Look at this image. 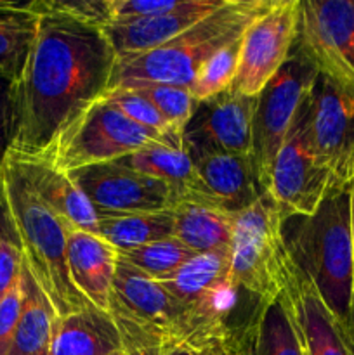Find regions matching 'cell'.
Instances as JSON below:
<instances>
[{
	"label": "cell",
	"mask_w": 354,
	"mask_h": 355,
	"mask_svg": "<svg viewBox=\"0 0 354 355\" xmlns=\"http://www.w3.org/2000/svg\"><path fill=\"white\" fill-rule=\"evenodd\" d=\"M285 250L283 218L273 198L264 193L246 210L235 215L233 283L252 295L257 304L280 297V269Z\"/></svg>",
	"instance_id": "6"
},
{
	"label": "cell",
	"mask_w": 354,
	"mask_h": 355,
	"mask_svg": "<svg viewBox=\"0 0 354 355\" xmlns=\"http://www.w3.org/2000/svg\"><path fill=\"white\" fill-rule=\"evenodd\" d=\"M274 0H226L219 9L162 47L117 59L110 90L135 83L191 89L198 71L221 49L235 44Z\"/></svg>",
	"instance_id": "3"
},
{
	"label": "cell",
	"mask_w": 354,
	"mask_h": 355,
	"mask_svg": "<svg viewBox=\"0 0 354 355\" xmlns=\"http://www.w3.org/2000/svg\"><path fill=\"white\" fill-rule=\"evenodd\" d=\"M351 234H353V248H354V179L351 180Z\"/></svg>",
	"instance_id": "37"
},
{
	"label": "cell",
	"mask_w": 354,
	"mask_h": 355,
	"mask_svg": "<svg viewBox=\"0 0 354 355\" xmlns=\"http://www.w3.org/2000/svg\"><path fill=\"white\" fill-rule=\"evenodd\" d=\"M113 355H125V352H117V354H113Z\"/></svg>",
	"instance_id": "39"
},
{
	"label": "cell",
	"mask_w": 354,
	"mask_h": 355,
	"mask_svg": "<svg viewBox=\"0 0 354 355\" xmlns=\"http://www.w3.org/2000/svg\"><path fill=\"white\" fill-rule=\"evenodd\" d=\"M37 10L61 14L80 23L104 28L111 23V0H31Z\"/></svg>",
	"instance_id": "31"
},
{
	"label": "cell",
	"mask_w": 354,
	"mask_h": 355,
	"mask_svg": "<svg viewBox=\"0 0 354 355\" xmlns=\"http://www.w3.org/2000/svg\"><path fill=\"white\" fill-rule=\"evenodd\" d=\"M307 127L319 162L339 184L354 179V92L319 73L307 96Z\"/></svg>",
	"instance_id": "11"
},
{
	"label": "cell",
	"mask_w": 354,
	"mask_h": 355,
	"mask_svg": "<svg viewBox=\"0 0 354 355\" xmlns=\"http://www.w3.org/2000/svg\"><path fill=\"white\" fill-rule=\"evenodd\" d=\"M21 288H23V307L7 355H45L51 345L59 315L47 295L35 281L33 274L24 263V259L21 269Z\"/></svg>",
	"instance_id": "23"
},
{
	"label": "cell",
	"mask_w": 354,
	"mask_h": 355,
	"mask_svg": "<svg viewBox=\"0 0 354 355\" xmlns=\"http://www.w3.org/2000/svg\"><path fill=\"white\" fill-rule=\"evenodd\" d=\"M196 255L177 238L158 239L139 248L120 252V259L155 281H165Z\"/></svg>",
	"instance_id": "27"
},
{
	"label": "cell",
	"mask_w": 354,
	"mask_h": 355,
	"mask_svg": "<svg viewBox=\"0 0 354 355\" xmlns=\"http://www.w3.org/2000/svg\"><path fill=\"white\" fill-rule=\"evenodd\" d=\"M7 198L23 246L24 263L33 274L59 318L87 311L94 305L76 290L66 260L65 222L44 205L14 159L2 163Z\"/></svg>",
	"instance_id": "4"
},
{
	"label": "cell",
	"mask_w": 354,
	"mask_h": 355,
	"mask_svg": "<svg viewBox=\"0 0 354 355\" xmlns=\"http://www.w3.org/2000/svg\"><path fill=\"white\" fill-rule=\"evenodd\" d=\"M253 355H307L283 298L259 302L252 318Z\"/></svg>",
	"instance_id": "26"
},
{
	"label": "cell",
	"mask_w": 354,
	"mask_h": 355,
	"mask_svg": "<svg viewBox=\"0 0 354 355\" xmlns=\"http://www.w3.org/2000/svg\"><path fill=\"white\" fill-rule=\"evenodd\" d=\"M21 307H23V288H21L19 276L16 284L0 300V355L9 354L17 321H19Z\"/></svg>",
	"instance_id": "34"
},
{
	"label": "cell",
	"mask_w": 354,
	"mask_h": 355,
	"mask_svg": "<svg viewBox=\"0 0 354 355\" xmlns=\"http://www.w3.org/2000/svg\"><path fill=\"white\" fill-rule=\"evenodd\" d=\"M38 14L31 2L0 0V75L16 83L37 35Z\"/></svg>",
	"instance_id": "24"
},
{
	"label": "cell",
	"mask_w": 354,
	"mask_h": 355,
	"mask_svg": "<svg viewBox=\"0 0 354 355\" xmlns=\"http://www.w3.org/2000/svg\"><path fill=\"white\" fill-rule=\"evenodd\" d=\"M14 137L12 83L0 75V165L7 158Z\"/></svg>",
	"instance_id": "35"
},
{
	"label": "cell",
	"mask_w": 354,
	"mask_h": 355,
	"mask_svg": "<svg viewBox=\"0 0 354 355\" xmlns=\"http://www.w3.org/2000/svg\"><path fill=\"white\" fill-rule=\"evenodd\" d=\"M97 211L137 214L170 210L179 203L163 180L137 172L120 162L99 163L68 172Z\"/></svg>",
	"instance_id": "12"
},
{
	"label": "cell",
	"mask_w": 354,
	"mask_h": 355,
	"mask_svg": "<svg viewBox=\"0 0 354 355\" xmlns=\"http://www.w3.org/2000/svg\"><path fill=\"white\" fill-rule=\"evenodd\" d=\"M257 97L228 90L221 96L198 103L183 134L184 148L191 158L210 153L253 155Z\"/></svg>",
	"instance_id": "13"
},
{
	"label": "cell",
	"mask_w": 354,
	"mask_h": 355,
	"mask_svg": "<svg viewBox=\"0 0 354 355\" xmlns=\"http://www.w3.org/2000/svg\"><path fill=\"white\" fill-rule=\"evenodd\" d=\"M239 42H242V38L235 44L228 45V47L221 49L198 71L196 78L191 85V92L198 103L221 96L231 89L236 71H238Z\"/></svg>",
	"instance_id": "29"
},
{
	"label": "cell",
	"mask_w": 354,
	"mask_h": 355,
	"mask_svg": "<svg viewBox=\"0 0 354 355\" xmlns=\"http://www.w3.org/2000/svg\"><path fill=\"white\" fill-rule=\"evenodd\" d=\"M353 307H354V304H353Z\"/></svg>",
	"instance_id": "40"
},
{
	"label": "cell",
	"mask_w": 354,
	"mask_h": 355,
	"mask_svg": "<svg viewBox=\"0 0 354 355\" xmlns=\"http://www.w3.org/2000/svg\"><path fill=\"white\" fill-rule=\"evenodd\" d=\"M118 162L146 175L163 180L167 186L172 187L179 203L187 201V203L221 208L210 196L205 184L201 182L194 159L191 158L186 148L153 142L142 148L141 151L125 156Z\"/></svg>",
	"instance_id": "20"
},
{
	"label": "cell",
	"mask_w": 354,
	"mask_h": 355,
	"mask_svg": "<svg viewBox=\"0 0 354 355\" xmlns=\"http://www.w3.org/2000/svg\"><path fill=\"white\" fill-rule=\"evenodd\" d=\"M97 234L120 252L139 248L174 234V208L162 211H97Z\"/></svg>",
	"instance_id": "25"
},
{
	"label": "cell",
	"mask_w": 354,
	"mask_h": 355,
	"mask_svg": "<svg viewBox=\"0 0 354 355\" xmlns=\"http://www.w3.org/2000/svg\"><path fill=\"white\" fill-rule=\"evenodd\" d=\"M233 232L235 215L221 208L187 201L174 207L172 236L196 255L231 252Z\"/></svg>",
	"instance_id": "22"
},
{
	"label": "cell",
	"mask_w": 354,
	"mask_h": 355,
	"mask_svg": "<svg viewBox=\"0 0 354 355\" xmlns=\"http://www.w3.org/2000/svg\"><path fill=\"white\" fill-rule=\"evenodd\" d=\"M193 159L201 182L228 214L236 215L246 210L264 194L253 155L210 153Z\"/></svg>",
	"instance_id": "18"
},
{
	"label": "cell",
	"mask_w": 354,
	"mask_h": 355,
	"mask_svg": "<svg viewBox=\"0 0 354 355\" xmlns=\"http://www.w3.org/2000/svg\"><path fill=\"white\" fill-rule=\"evenodd\" d=\"M153 142L184 148L183 142L170 141L141 127L128 120L110 101L99 99L62 132L42 162L68 173L83 166L118 162Z\"/></svg>",
	"instance_id": "5"
},
{
	"label": "cell",
	"mask_w": 354,
	"mask_h": 355,
	"mask_svg": "<svg viewBox=\"0 0 354 355\" xmlns=\"http://www.w3.org/2000/svg\"><path fill=\"white\" fill-rule=\"evenodd\" d=\"M319 71L295 42L290 58L257 97L253 118V162L264 193L269 191L274 159Z\"/></svg>",
	"instance_id": "7"
},
{
	"label": "cell",
	"mask_w": 354,
	"mask_h": 355,
	"mask_svg": "<svg viewBox=\"0 0 354 355\" xmlns=\"http://www.w3.org/2000/svg\"><path fill=\"white\" fill-rule=\"evenodd\" d=\"M307 101V99H305ZM301 106L283 146L274 159L267 194L276 203L283 222L309 217L339 182L316 156L307 127V104Z\"/></svg>",
	"instance_id": "8"
},
{
	"label": "cell",
	"mask_w": 354,
	"mask_h": 355,
	"mask_svg": "<svg viewBox=\"0 0 354 355\" xmlns=\"http://www.w3.org/2000/svg\"><path fill=\"white\" fill-rule=\"evenodd\" d=\"M124 352L110 314L92 307L59 318L45 355H113Z\"/></svg>",
	"instance_id": "21"
},
{
	"label": "cell",
	"mask_w": 354,
	"mask_h": 355,
	"mask_svg": "<svg viewBox=\"0 0 354 355\" xmlns=\"http://www.w3.org/2000/svg\"><path fill=\"white\" fill-rule=\"evenodd\" d=\"M186 0H111V23L172 12Z\"/></svg>",
	"instance_id": "32"
},
{
	"label": "cell",
	"mask_w": 354,
	"mask_h": 355,
	"mask_svg": "<svg viewBox=\"0 0 354 355\" xmlns=\"http://www.w3.org/2000/svg\"><path fill=\"white\" fill-rule=\"evenodd\" d=\"M16 224H14L12 211H10L9 198H7V189H6V179H3V170L0 165V239L3 236L10 234V232H16Z\"/></svg>",
	"instance_id": "36"
},
{
	"label": "cell",
	"mask_w": 354,
	"mask_h": 355,
	"mask_svg": "<svg viewBox=\"0 0 354 355\" xmlns=\"http://www.w3.org/2000/svg\"><path fill=\"white\" fill-rule=\"evenodd\" d=\"M35 12L37 35L12 85L14 137L7 158L45 159L62 132L106 96L118 59L103 28Z\"/></svg>",
	"instance_id": "1"
},
{
	"label": "cell",
	"mask_w": 354,
	"mask_h": 355,
	"mask_svg": "<svg viewBox=\"0 0 354 355\" xmlns=\"http://www.w3.org/2000/svg\"><path fill=\"white\" fill-rule=\"evenodd\" d=\"M283 239L319 298L354 343V248L351 184H339L309 217L283 222Z\"/></svg>",
	"instance_id": "2"
},
{
	"label": "cell",
	"mask_w": 354,
	"mask_h": 355,
	"mask_svg": "<svg viewBox=\"0 0 354 355\" xmlns=\"http://www.w3.org/2000/svg\"><path fill=\"white\" fill-rule=\"evenodd\" d=\"M23 259V246L17 231L3 236L0 239V300L19 279Z\"/></svg>",
	"instance_id": "33"
},
{
	"label": "cell",
	"mask_w": 354,
	"mask_h": 355,
	"mask_svg": "<svg viewBox=\"0 0 354 355\" xmlns=\"http://www.w3.org/2000/svg\"><path fill=\"white\" fill-rule=\"evenodd\" d=\"M124 89H132L141 94V96H144L160 111V114L165 118L170 128L180 137H183L187 123H189L198 107V101L194 99L193 92L187 87L135 83V85L124 87Z\"/></svg>",
	"instance_id": "28"
},
{
	"label": "cell",
	"mask_w": 354,
	"mask_h": 355,
	"mask_svg": "<svg viewBox=\"0 0 354 355\" xmlns=\"http://www.w3.org/2000/svg\"><path fill=\"white\" fill-rule=\"evenodd\" d=\"M66 260L76 290L99 311H108L120 253L99 234L68 229Z\"/></svg>",
	"instance_id": "17"
},
{
	"label": "cell",
	"mask_w": 354,
	"mask_h": 355,
	"mask_svg": "<svg viewBox=\"0 0 354 355\" xmlns=\"http://www.w3.org/2000/svg\"><path fill=\"white\" fill-rule=\"evenodd\" d=\"M301 23V0H274L239 42L231 92L257 97L290 58Z\"/></svg>",
	"instance_id": "9"
},
{
	"label": "cell",
	"mask_w": 354,
	"mask_h": 355,
	"mask_svg": "<svg viewBox=\"0 0 354 355\" xmlns=\"http://www.w3.org/2000/svg\"><path fill=\"white\" fill-rule=\"evenodd\" d=\"M169 355H200V354L191 352V350H177V352H172V354H169Z\"/></svg>",
	"instance_id": "38"
},
{
	"label": "cell",
	"mask_w": 354,
	"mask_h": 355,
	"mask_svg": "<svg viewBox=\"0 0 354 355\" xmlns=\"http://www.w3.org/2000/svg\"><path fill=\"white\" fill-rule=\"evenodd\" d=\"M160 283L183 304L224 314H231L239 290L231 277V252L194 255Z\"/></svg>",
	"instance_id": "15"
},
{
	"label": "cell",
	"mask_w": 354,
	"mask_h": 355,
	"mask_svg": "<svg viewBox=\"0 0 354 355\" xmlns=\"http://www.w3.org/2000/svg\"><path fill=\"white\" fill-rule=\"evenodd\" d=\"M297 42L321 75L354 92V0H301Z\"/></svg>",
	"instance_id": "10"
},
{
	"label": "cell",
	"mask_w": 354,
	"mask_h": 355,
	"mask_svg": "<svg viewBox=\"0 0 354 355\" xmlns=\"http://www.w3.org/2000/svg\"><path fill=\"white\" fill-rule=\"evenodd\" d=\"M31 189L51 208L68 229L97 234V214L78 186L66 172L42 159H16Z\"/></svg>",
	"instance_id": "19"
},
{
	"label": "cell",
	"mask_w": 354,
	"mask_h": 355,
	"mask_svg": "<svg viewBox=\"0 0 354 355\" xmlns=\"http://www.w3.org/2000/svg\"><path fill=\"white\" fill-rule=\"evenodd\" d=\"M224 2L226 0H186L183 7L172 12L130 21H115L106 24L103 31L118 58L137 55L174 40L177 35L207 17Z\"/></svg>",
	"instance_id": "16"
},
{
	"label": "cell",
	"mask_w": 354,
	"mask_h": 355,
	"mask_svg": "<svg viewBox=\"0 0 354 355\" xmlns=\"http://www.w3.org/2000/svg\"><path fill=\"white\" fill-rule=\"evenodd\" d=\"M281 291L307 355H354V343L319 298L314 284L288 250L281 259Z\"/></svg>",
	"instance_id": "14"
},
{
	"label": "cell",
	"mask_w": 354,
	"mask_h": 355,
	"mask_svg": "<svg viewBox=\"0 0 354 355\" xmlns=\"http://www.w3.org/2000/svg\"><path fill=\"white\" fill-rule=\"evenodd\" d=\"M103 99L110 101L118 111L125 114L128 120L135 121L141 127L149 128V130L156 132V134L163 135V137L170 139V141L183 142V137L177 135L176 132L170 128V125L167 123L165 118L160 114V111L146 99L144 96H141L139 92L132 89H117L106 92V96ZM184 144V142H183Z\"/></svg>",
	"instance_id": "30"
}]
</instances>
